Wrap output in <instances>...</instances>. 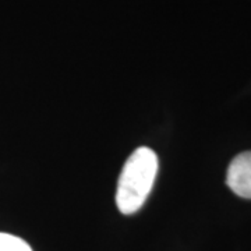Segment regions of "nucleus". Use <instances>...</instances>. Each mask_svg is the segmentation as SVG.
Here are the masks:
<instances>
[{
    "mask_svg": "<svg viewBox=\"0 0 251 251\" xmlns=\"http://www.w3.org/2000/svg\"><path fill=\"white\" fill-rule=\"evenodd\" d=\"M158 173V156L148 147H140L128 156L119 176L116 204L125 215L137 212L148 198Z\"/></svg>",
    "mask_w": 251,
    "mask_h": 251,
    "instance_id": "1",
    "label": "nucleus"
},
{
    "mask_svg": "<svg viewBox=\"0 0 251 251\" xmlns=\"http://www.w3.org/2000/svg\"><path fill=\"white\" fill-rule=\"evenodd\" d=\"M226 184L236 196L251 200V151L234 156L227 168Z\"/></svg>",
    "mask_w": 251,
    "mask_h": 251,
    "instance_id": "2",
    "label": "nucleus"
},
{
    "mask_svg": "<svg viewBox=\"0 0 251 251\" xmlns=\"http://www.w3.org/2000/svg\"><path fill=\"white\" fill-rule=\"evenodd\" d=\"M0 251H32L27 242L17 236L0 233Z\"/></svg>",
    "mask_w": 251,
    "mask_h": 251,
    "instance_id": "3",
    "label": "nucleus"
}]
</instances>
